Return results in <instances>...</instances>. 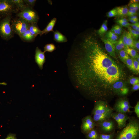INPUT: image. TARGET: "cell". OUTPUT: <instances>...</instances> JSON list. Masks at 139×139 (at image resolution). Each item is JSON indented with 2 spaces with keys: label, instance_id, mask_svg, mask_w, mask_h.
<instances>
[{
  "label": "cell",
  "instance_id": "6da1fadb",
  "mask_svg": "<svg viewBox=\"0 0 139 139\" xmlns=\"http://www.w3.org/2000/svg\"><path fill=\"white\" fill-rule=\"evenodd\" d=\"M85 55L78 66L81 86L91 94L102 98L113 94L112 86L123 77L122 69L95 39L85 46Z\"/></svg>",
  "mask_w": 139,
  "mask_h": 139
},
{
  "label": "cell",
  "instance_id": "7a4b0ae2",
  "mask_svg": "<svg viewBox=\"0 0 139 139\" xmlns=\"http://www.w3.org/2000/svg\"><path fill=\"white\" fill-rule=\"evenodd\" d=\"M139 123L134 118H129L128 124L118 134L116 139H139Z\"/></svg>",
  "mask_w": 139,
  "mask_h": 139
},
{
  "label": "cell",
  "instance_id": "3957f363",
  "mask_svg": "<svg viewBox=\"0 0 139 139\" xmlns=\"http://www.w3.org/2000/svg\"><path fill=\"white\" fill-rule=\"evenodd\" d=\"M12 14L0 19V36L6 41L10 40L14 36L11 24Z\"/></svg>",
  "mask_w": 139,
  "mask_h": 139
},
{
  "label": "cell",
  "instance_id": "277c9868",
  "mask_svg": "<svg viewBox=\"0 0 139 139\" xmlns=\"http://www.w3.org/2000/svg\"><path fill=\"white\" fill-rule=\"evenodd\" d=\"M30 23L22 18H12L11 24L14 33L19 36L28 29Z\"/></svg>",
  "mask_w": 139,
  "mask_h": 139
},
{
  "label": "cell",
  "instance_id": "5b68a950",
  "mask_svg": "<svg viewBox=\"0 0 139 139\" xmlns=\"http://www.w3.org/2000/svg\"><path fill=\"white\" fill-rule=\"evenodd\" d=\"M20 12L11 0H0V19L13 13Z\"/></svg>",
  "mask_w": 139,
  "mask_h": 139
},
{
  "label": "cell",
  "instance_id": "8992f818",
  "mask_svg": "<svg viewBox=\"0 0 139 139\" xmlns=\"http://www.w3.org/2000/svg\"><path fill=\"white\" fill-rule=\"evenodd\" d=\"M16 16L22 18L30 24L37 23L39 19L37 12L33 8L27 7L17 13Z\"/></svg>",
  "mask_w": 139,
  "mask_h": 139
},
{
  "label": "cell",
  "instance_id": "52a82bcc",
  "mask_svg": "<svg viewBox=\"0 0 139 139\" xmlns=\"http://www.w3.org/2000/svg\"><path fill=\"white\" fill-rule=\"evenodd\" d=\"M113 109L109 106L106 101L99 100L95 102L92 114L93 115H101L113 112Z\"/></svg>",
  "mask_w": 139,
  "mask_h": 139
},
{
  "label": "cell",
  "instance_id": "ba28073f",
  "mask_svg": "<svg viewBox=\"0 0 139 139\" xmlns=\"http://www.w3.org/2000/svg\"><path fill=\"white\" fill-rule=\"evenodd\" d=\"M132 108L127 99L121 98L116 102L113 109L117 112L125 114L131 112L130 109Z\"/></svg>",
  "mask_w": 139,
  "mask_h": 139
},
{
  "label": "cell",
  "instance_id": "9c48e42d",
  "mask_svg": "<svg viewBox=\"0 0 139 139\" xmlns=\"http://www.w3.org/2000/svg\"><path fill=\"white\" fill-rule=\"evenodd\" d=\"M96 124L90 116L85 117L82 120L81 129L82 132L87 134L90 131L94 128Z\"/></svg>",
  "mask_w": 139,
  "mask_h": 139
},
{
  "label": "cell",
  "instance_id": "30bf717a",
  "mask_svg": "<svg viewBox=\"0 0 139 139\" xmlns=\"http://www.w3.org/2000/svg\"><path fill=\"white\" fill-rule=\"evenodd\" d=\"M34 58L35 62L40 69H42L43 65L46 61L45 53L42 51L38 47H37L35 50Z\"/></svg>",
  "mask_w": 139,
  "mask_h": 139
},
{
  "label": "cell",
  "instance_id": "8fae6325",
  "mask_svg": "<svg viewBox=\"0 0 139 139\" xmlns=\"http://www.w3.org/2000/svg\"><path fill=\"white\" fill-rule=\"evenodd\" d=\"M102 40L105 44V49L109 54L116 58L115 44L106 39L102 38Z\"/></svg>",
  "mask_w": 139,
  "mask_h": 139
},
{
  "label": "cell",
  "instance_id": "7c38bea8",
  "mask_svg": "<svg viewBox=\"0 0 139 139\" xmlns=\"http://www.w3.org/2000/svg\"><path fill=\"white\" fill-rule=\"evenodd\" d=\"M98 123L101 130L105 132H111L114 128V122L109 119Z\"/></svg>",
  "mask_w": 139,
  "mask_h": 139
},
{
  "label": "cell",
  "instance_id": "4fadbf2b",
  "mask_svg": "<svg viewBox=\"0 0 139 139\" xmlns=\"http://www.w3.org/2000/svg\"><path fill=\"white\" fill-rule=\"evenodd\" d=\"M113 112H110L104 114L93 115L92 118L93 121L98 123L102 122L105 120L109 119L110 117Z\"/></svg>",
  "mask_w": 139,
  "mask_h": 139
},
{
  "label": "cell",
  "instance_id": "5bb4252c",
  "mask_svg": "<svg viewBox=\"0 0 139 139\" xmlns=\"http://www.w3.org/2000/svg\"><path fill=\"white\" fill-rule=\"evenodd\" d=\"M19 37L23 41L28 42H31L34 41L36 37L32 34L28 29Z\"/></svg>",
  "mask_w": 139,
  "mask_h": 139
},
{
  "label": "cell",
  "instance_id": "9a60e30c",
  "mask_svg": "<svg viewBox=\"0 0 139 139\" xmlns=\"http://www.w3.org/2000/svg\"><path fill=\"white\" fill-rule=\"evenodd\" d=\"M54 39L56 42L62 43L66 42L67 40L66 37L57 30L53 32Z\"/></svg>",
  "mask_w": 139,
  "mask_h": 139
},
{
  "label": "cell",
  "instance_id": "2e32d148",
  "mask_svg": "<svg viewBox=\"0 0 139 139\" xmlns=\"http://www.w3.org/2000/svg\"><path fill=\"white\" fill-rule=\"evenodd\" d=\"M57 19L54 18L51 19L48 23L46 27L42 31L41 35L47 34L50 31L54 32L53 28L56 23Z\"/></svg>",
  "mask_w": 139,
  "mask_h": 139
},
{
  "label": "cell",
  "instance_id": "e0dca14e",
  "mask_svg": "<svg viewBox=\"0 0 139 139\" xmlns=\"http://www.w3.org/2000/svg\"><path fill=\"white\" fill-rule=\"evenodd\" d=\"M37 23H33L30 24L28 28L30 31L36 37L38 34L41 36L42 31L39 29Z\"/></svg>",
  "mask_w": 139,
  "mask_h": 139
},
{
  "label": "cell",
  "instance_id": "ac0fdd59",
  "mask_svg": "<svg viewBox=\"0 0 139 139\" xmlns=\"http://www.w3.org/2000/svg\"><path fill=\"white\" fill-rule=\"evenodd\" d=\"M125 86V84L121 80H119L116 82L112 86L113 94H118L121 89Z\"/></svg>",
  "mask_w": 139,
  "mask_h": 139
},
{
  "label": "cell",
  "instance_id": "d6986e66",
  "mask_svg": "<svg viewBox=\"0 0 139 139\" xmlns=\"http://www.w3.org/2000/svg\"><path fill=\"white\" fill-rule=\"evenodd\" d=\"M105 36L106 38V39L109 40L114 44L117 42L118 38L117 35L111 30L109 31L106 32Z\"/></svg>",
  "mask_w": 139,
  "mask_h": 139
},
{
  "label": "cell",
  "instance_id": "ffe728a7",
  "mask_svg": "<svg viewBox=\"0 0 139 139\" xmlns=\"http://www.w3.org/2000/svg\"><path fill=\"white\" fill-rule=\"evenodd\" d=\"M116 8L117 13V15L122 17L127 15L129 10L127 6L118 7Z\"/></svg>",
  "mask_w": 139,
  "mask_h": 139
},
{
  "label": "cell",
  "instance_id": "44dd1931",
  "mask_svg": "<svg viewBox=\"0 0 139 139\" xmlns=\"http://www.w3.org/2000/svg\"><path fill=\"white\" fill-rule=\"evenodd\" d=\"M99 136L98 132L94 128L90 131L86 135L88 139H99Z\"/></svg>",
  "mask_w": 139,
  "mask_h": 139
},
{
  "label": "cell",
  "instance_id": "7402d4cb",
  "mask_svg": "<svg viewBox=\"0 0 139 139\" xmlns=\"http://www.w3.org/2000/svg\"><path fill=\"white\" fill-rule=\"evenodd\" d=\"M18 9L20 11H21L26 7L23 0H11Z\"/></svg>",
  "mask_w": 139,
  "mask_h": 139
},
{
  "label": "cell",
  "instance_id": "603a6c76",
  "mask_svg": "<svg viewBox=\"0 0 139 139\" xmlns=\"http://www.w3.org/2000/svg\"><path fill=\"white\" fill-rule=\"evenodd\" d=\"M107 21L105 20L102 23L99 29L98 30V34L101 36H102L107 31L108 28L107 26Z\"/></svg>",
  "mask_w": 139,
  "mask_h": 139
},
{
  "label": "cell",
  "instance_id": "cb8c5ba5",
  "mask_svg": "<svg viewBox=\"0 0 139 139\" xmlns=\"http://www.w3.org/2000/svg\"><path fill=\"white\" fill-rule=\"evenodd\" d=\"M123 124L126 126V121L130 118L125 114L117 112L116 113Z\"/></svg>",
  "mask_w": 139,
  "mask_h": 139
},
{
  "label": "cell",
  "instance_id": "d4e9b609",
  "mask_svg": "<svg viewBox=\"0 0 139 139\" xmlns=\"http://www.w3.org/2000/svg\"><path fill=\"white\" fill-rule=\"evenodd\" d=\"M127 38L126 41V44L128 47L130 48L134 49L135 48L133 36L132 34L129 32H127Z\"/></svg>",
  "mask_w": 139,
  "mask_h": 139
},
{
  "label": "cell",
  "instance_id": "484cf974",
  "mask_svg": "<svg viewBox=\"0 0 139 139\" xmlns=\"http://www.w3.org/2000/svg\"><path fill=\"white\" fill-rule=\"evenodd\" d=\"M111 117L116 121L119 128L120 129H122L125 126L122 123L119 118L116 115V113L112 112L111 116Z\"/></svg>",
  "mask_w": 139,
  "mask_h": 139
},
{
  "label": "cell",
  "instance_id": "4316f807",
  "mask_svg": "<svg viewBox=\"0 0 139 139\" xmlns=\"http://www.w3.org/2000/svg\"><path fill=\"white\" fill-rule=\"evenodd\" d=\"M56 49V47L55 45L52 43L47 44L45 45L44 47V52H51Z\"/></svg>",
  "mask_w": 139,
  "mask_h": 139
},
{
  "label": "cell",
  "instance_id": "83f0119b",
  "mask_svg": "<svg viewBox=\"0 0 139 139\" xmlns=\"http://www.w3.org/2000/svg\"><path fill=\"white\" fill-rule=\"evenodd\" d=\"M127 54L129 55L133 59H136L138 54L136 51L134 49L131 48L124 49Z\"/></svg>",
  "mask_w": 139,
  "mask_h": 139
},
{
  "label": "cell",
  "instance_id": "f1b7e54d",
  "mask_svg": "<svg viewBox=\"0 0 139 139\" xmlns=\"http://www.w3.org/2000/svg\"><path fill=\"white\" fill-rule=\"evenodd\" d=\"M123 62L126 63L128 67L132 71L136 73L134 67L132 59L129 57L128 58L125 60Z\"/></svg>",
  "mask_w": 139,
  "mask_h": 139
},
{
  "label": "cell",
  "instance_id": "f546056e",
  "mask_svg": "<svg viewBox=\"0 0 139 139\" xmlns=\"http://www.w3.org/2000/svg\"><path fill=\"white\" fill-rule=\"evenodd\" d=\"M118 53L119 58L123 62L129 58L128 55L124 49L121 50Z\"/></svg>",
  "mask_w": 139,
  "mask_h": 139
},
{
  "label": "cell",
  "instance_id": "4dcf8cb0",
  "mask_svg": "<svg viewBox=\"0 0 139 139\" xmlns=\"http://www.w3.org/2000/svg\"><path fill=\"white\" fill-rule=\"evenodd\" d=\"M26 7L33 8L36 2L35 0H23Z\"/></svg>",
  "mask_w": 139,
  "mask_h": 139
},
{
  "label": "cell",
  "instance_id": "1f68e13d",
  "mask_svg": "<svg viewBox=\"0 0 139 139\" xmlns=\"http://www.w3.org/2000/svg\"><path fill=\"white\" fill-rule=\"evenodd\" d=\"M114 134L113 133L109 134H100L99 139H113Z\"/></svg>",
  "mask_w": 139,
  "mask_h": 139
},
{
  "label": "cell",
  "instance_id": "d6a6232c",
  "mask_svg": "<svg viewBox=\"0 0 139 139\" xmlns=\"http://www.w3.org/2000/svg\"><path fill=\"white\" fill-rule=\"evenodd\" d=\"M121 38L123 41L125 46L124 49L129 48L126 44V41L127 38V32L126 31H125L124 32Z\"/></svg>",
  "mask_w": 139,
  "mask_h": 139
},
{
  "label": "cell",
  "instance_id": "836d02e7",
  "mask_svg": "<svg viewBox=\"0 0 139 139\" xmlns=\"http://www.w3.org/2000/svg\"><path fill=\"white\" fill-rule=\"evenodd\" d=\"M117 15V13L116 8L109 11L107 14V16L108 18L114 17Z\"/></svg>",
  "mask_w": 139,
  "mask_h": 139
},
{
  "label": "cell",
  "instance_id": "e575fe53",
  "mask_svg": "<svg viewBox=\"0 0 139 139\" xmlns=\"http://www.w3.org/2000/svg\"><path fill=\"white\" fill-rule=\"evenodd\" d=\"M128 5L130 10H134L137 11L139 9V5L138 3H129Z\"/></svg>",
  "mask_w": 139,
  "mask_h": 139
},
{
  "label": "cell",
  "instance_id": "d590c367",
  "mask_svg": "<svg viewBox=\"0 0 139 139\" xmlns=\"http://www.w3.org/2000/svg\"><path fill=\"white\" fill-rule=\"evenodd\" d=\"M129 91L128 88L125 86L121 89L118 94L121 96L125 95L128 93Z\"/></svg>",
  "mask_w": 139,
  "mask_h": 139
},
{
  "label": "cell",
  "instance_id": "8d00e7d4",
  "mask_svg": "<svg viewBox=\"0 0 139 139\" xmlns=\"http://www.w3.org/2000/svg\"><path fill=\"white\" fill-rule=\"evenodd\" d=\"M116 22L121 27H128L130 26V23L128 21L124 22L119 19L117 20Z\"/></svg>",
  "mask_w": 139,
  "mask_h": 139
},
{
  "label": "cell",
  "instance_id": "74e56055",
  "mask_svg": "<svg viewBox=\"0 0 139 139\" xmlns=\"http://www.w3.org/2000/svg\"><path fill=\"white\" fill-rule=\"evenodd\" d=\"M134 67L136 73H138L139 72V62L136 59H133Z\"/></svg>",
  "mask_w": 139,
  "mask_h": 139
},
{
  "label": "cell",
  "instance_id": "f35d334b",
  "mask_svg": "<svg viewBox=\"0 0 139 139\" xmlns=\"http://www.w3.org/2000/svg\"><path fill=\"white\" fill-rule=\"evenodd\" d=\"M129 82L130 84L133 85L139 83V78L137 77H132L129 79Z\"/></svg>",
  "mask_w": 139,
  "mask_h": 139
},
{
  "label": "cell",
  "instance_id": "ab89813d",
  "mask_svg": "<svg viewBox=\"0 0 139 139\" xmlns=\"http://www.w3.org/2000/svg\"><path fill=\"white\" fill-rule=\"evenodd\" d=\"M134 111L137 118H139V102L138 101L134 107Z\"/></svg>",
  "mask_w": 139,
  "mask_h": 139
},
{
  "label": "cell",
  "instance_id": "60d3db41",
  "mask_svg": "<svg viewBox=\"0 0 139 139\" xmlns=\"http://www.w3.org/2000/svg\"><path fill=\"white\" fill-rule=\"evenodd\" d=\"M115 51L117 53H118L122 49L118 44L117 41L115 44Z\"/></svg>",
  "mask_w": 139,
  "mask_h": 139
},
{
  "label": "cell",
  "instance_id": "b9f144b4",
  "mask_svg": "<svg viewBox=\"0 0 139 139\" xmlns=\"http://www.w3.org/2000/svg\"><path fill=\"white\" fill-rule=\"evenodd\" d=\"M117 42L121 47V49H123V48L124 49L125 46L124 45L123 41L121 37L117 41Z\"/></svg>",
  "mask_w": 139,
  "mask_h": 139
},
{
  "label": "cell",
  "instance_id": "7bdbcfd3",
  "mask_svg": "<svg viewBox=\"0 0 139 139\" xmlns=\"http://www.w3.org/2000/svg\"><path fill=\"white\" fill-rule=\"evenodd\" d=\"M134 46L135 48H136L137 50H139V40H134Z\"/></svg>",
  "mask_w": 139,
  "mask_h": 139
},
{
  "label": "cell",
  "instance_id": "ee69618b",
  "mask_svg": "<svg viewBox=\"0 0 139 139\" xmlns=\"http://www.w3.org/2000/svg\"><path fill=\"white\" fill-rule=\"evenodd\" d=\"M139 89V83L135 84L133 85L132 88V90L133 91L138 90Z\"/></svg>",
  "mask_w": 139,
  "mask_h": 139
},
{
  "label": "cell",
  "instance_id": "f6af8a7d",
  "mask_svg": "<svg viewBox=\"0 0 139 139\" xmlns=\"http://www.w3.org/2000/svg\"><path fill=\"white\" fill-rule=\"evenodd\" d=\"M133 28V29L135 30H136V28L138 26H139V23L138 22L135 24H130V26Z\"/></svg>",
  "mask_w": 139,
  "mask_h": 139
},
{
  "label": "cell",
  "instance_id": "bcb514c9",
  "mask_svg": "<svg viewBox=\"0 0 139 139\" xmlns=\"http://www.w3.org/2000/svg\"><path fill=\"white\" fill-rule=\"evenodd\" d=\"M128 30L129 31V32L132 34L133 37L134 38L135 33V30L129 27H128Z\"/></svg>",
  "mask_w": 139,
  "mask_h": 139
},
{
  "label": "cell",
  "instance_id": "7dc6e473",
  "mask_svg": "<svg viewBox=\"0 0 139 139\" xmlns=\"http://www.w3.org/2000/svg\"><path fill=\"white\" fill-rule=\"evenodd\" d=\"M139 36V31L135 30V33L134 37L135 39L137 40Z\"/></svg>",
  "mask_w": 139,
  "mask_h": 139
},
{
  "label": "cell",
  "instance_id": "c3c4849f",
  "mask_svg": "<svg viewBox=\"0 0 139 139\" xmlns=\"http://www.w3.org/2000/svg\"><path fill=\"white\" fill-rule=\"evenodd\" d=\"M128 20L130 22H131L133 24L136 23L138 22V20H134L130 19L129 18H128Z\"/></svg>",
  "mask_w": 139,
  "mask_h": 139
},
{
  "label": "cell",
  "instance_id": "681fc988",
  "mask_svg": "<svg viewBox=\"0 0 139 139\" xmlns=\"http://www.w3.org/2000/svg\"><path fill=\"white\" fill-rule=\"evenodd\" d=\"M116 29L121 32H122V29L121 27L119 25H116L114 26Z\"/></svg>",
  "mask_w": 139,
  "mask_h": 139
},
{
  "label": "cell",
  "instance_id": "f907efd6",
  "mask_svg": "<svg viewBox=\"0 0 139 139\" xmlns=\"http://www.w3.org/2000/svg\"><path fill=\"white\" fill-rule=\"evenodd\" d=\"M129 18L134 20H138V18L136 15L129 17Z\"/></svg>",
  "mask_w": 139,
  "mask_h": 139
},
{
  "label": "cell",
  "instance_id": "816d5d0a",
  "mask_svg": "<svg viewBox=\"0 0 139 139\" xmlns=\"http://www.w3.org/2000/svg\"><path fill=\"white\" fill-rule=\"evenodd\" d=\"M7 137L8 139H16L15 136L12 135H9Z\"/></svg>",
  "mask_w": 139,
  "mask_h": 139
},
{
  "label": "cell",
  "instance_id": "f5cc1de1",
  "mask_svg": "<svg viewBox=\"0 0 139 139\" xmlns=\"http://www.w3.org/2000/svg\"><path fill=\"white\" fill-rule=\"evenodd\" d=\"M139 1L138 0H131L130 1V3H138Z\"/></svg>",
  "mask_w": 139,
  "mask_h": 139
},
{
  "label": "cell",
  "instance_id": "db71d44e",
  "mask_svg": "<svg viewBox=\"0 0 139 139\" xmlns=\"http://www.w3.org/2000/svg\"><path fill=\"white\" fill-rule=\"evenodd\" d=\"M120 20L121 21H122L124 22L128 21V20L127 19L125 18H121L120 19Z\"/></svg>",
  "mask_w": 139,
  "mask_h": 139
},
{
  "label": "cell",
  "instance_id": "11a10c76",
  "mask_svg": "<svg viewBox=\"0 0 139 139\" xmlns=\"http://www.w3.org/2000/svg\"><path fill=\"white\" fill-rule=\"evenodd\" d=\"M7 84V83L5 82H0V85H6Z\"/></svg>",
  "mask_w": 139,
  "mask_h": 139
},
{
  "label": "cell",
  "instance_id": "9f6ffc18",
  "mask_svg": "<svg viewBox=\"0 0 139 139\" xmlns=\"http://www.w3.org/2000/svg\"><path fill=\"white\" fill-rule=\"evenodd\" d=\"M139 55L138 54L137 56V57H136V60L138 62H139Z\"/></svg>",
  "mask_w": 139,
  "mask_h": 139
},
{
  "label": "cell",
  "instance_id": "6f0895ef",
  "mask_svg": "<svg viewBox=\"0 0 139 139\" xmlns=\"http://www.w3.org/2000/svg\"><path fill=\"white\" fill-rule=\"evenodd\" d=\"M5 139H8V138L7 137Z\"/></svg>",
  "mask_w": 139,
  "mask_h": 139
}]
</instances>
